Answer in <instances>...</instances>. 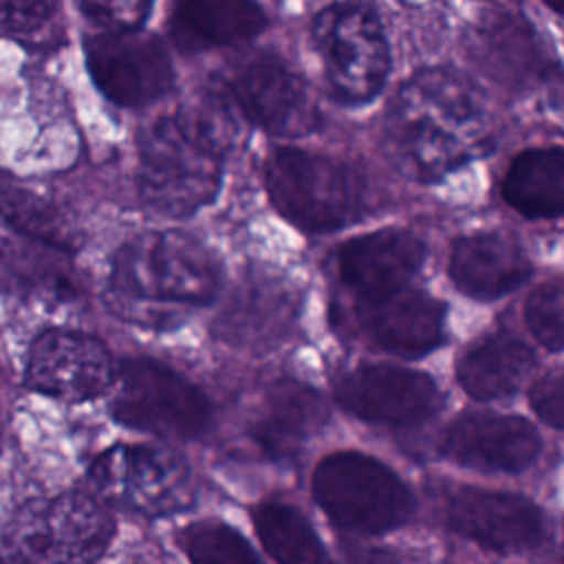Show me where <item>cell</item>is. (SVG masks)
Wrapping results in <instances>:
<instances>
[{
  "label": "cell",
  "instance_id": "cell-2",
  "mask_svg": "<svg viewBox=\"0 0 564 564\" xmlns=\"http://www.w3.org/2000/svg\"><path fill=\"white\" fill-rule=\"evenodd\" d=\"M388 139L403 172L434 181L491 150V115L480 90L465 75L425 68L394 97Z\"/></svg>",
  "mask_w": 564,
  "mask_h": 564
},
{
  "label": "cell",
  "instance_id": "cell-13",
  "mask_svg": "<svg viewBox=\"0 0 564 564\" xmlns=\"http://www.w3.org/2000/svg\"><path fill=\"white\" fill-rule=\"evenodd\" d=\"M447 527L494 553L535 549L546 533L544 516L529 498L507 491L463 487L445 509Z\"/></svg>",
  "mask_w": 564,
  "mask_h": 564
},
{
  "label": "cell",
  "instance_id": "cell-18",
  "mask_svg": "<svg viewBox=\"0 0 564 564\" xmlns=\"http://www.w3.org/2000/svg\"><path fill=\"white\" fill-rule=\"evenodd\" d=\"M295 319L293 293L273 278L245 280L218 317V337L234 346L262 350L286 337Z\"/></svg>",
  "mask_w": 564,
  "mask_h": 564
},
{
  "label": "cell",
  "instance_id": "cell-7",
  "mask_svg": "<svg viewBox=\"0 0 564 564\" xmlns=\"http://www.w3.org/2000/svg\"><path fill=\"white\" fill-rule=\"evenodd\" d=\"M88 482L99 502L143 516L183 511L194 500V476L187 460L156 445H112L101 452Z\"/></svg>",
  "mask_w": 564,
  "mask_h": 564
},
{
  "label": "cell",
  "instance_id": "cell-4",
  "mask_svg": "<svg viewBox=\"0 0 564 564\" xmlns=\"http://www.w3.org/2000/svg\"><path fill=\"white\" fill-rule=\"evenodd\" d=\"M115 522L88 494H62L24 505L0 540L2 564H95L108 549Z\"/></svg>",
  "mask_w": 564,
  "mask_h": 564
},
{
  "label": "cell",
  "instance_id": "cell-9",
  "mask_svg": "<svg viewBox=\"0 0 564 564\" xmlns=\"http://www.w3.org/2000/svg\"><path fill=\"white\" fill-rule=\"evenodd\" d=\"M110 412L119 423L163 438H194L212 423L205 394L150 359H128L119 366Z\"/></svg>",
  "mask_w": 564,
  "mask_h": 564
},
{
  "label": "cell",
  "instance_id": "cell-20",
  "mask_svg": "<svg viewBox=\"0 0 564 564\" xmlns=\"http://www.w3.org/2000/svg\"><path fill=\"white\" fill-rule=\"evenodd\" d=\"M531 264L520 245L500 234H471L454 242L449 275L454 284L480 300H491L520 286Z\"/></svg>",
  "mask_w": 564,
  "mask_h": 564
},
{
  "label": "cell",
  "instance_id": "cell-14",
  "mask_svg": "<svg viewBox=\"0 0 564 564\" xmlns=\"http://www.w3.org/2000/svg\"><path fill=\"white\" fill-rule=\"evenodd\" d=\"M339 403L355 416L379 425H414L438 408L434 381L394 366H361L337 386Z\"/></svg>",
  "mask_w": 564,
  "mask_h": 564
},
{
  "label": "cell",
  "instance_id": "cell-21",
  "mask_svg": "<svg viewBox=\"0 0 564 564\" xmlns=\"http://www.w3.org/2000/svg\"><path fill=\"white\" fill-rule=\"evenodd\" d=\"M267 24L264 11L245 0H192L181 2L170 20V33L178 48L200 51L238 44L256 37Z\"/></svg>",
  "mask_w": 564,
  "mask_h": 564
},
{
  "label": "cell",
  "instance_id": "cell-33",
  "mask_svg": "<svg viewBox=\"0 0 564 564\" xmlns=\"http://www.w3.org/2000/svg\"><path fill=\"white\" fill-rule=\"evenodd\" d=\"M0 438H2V421H0Z\"/></svg>",
  "mask_w": 564,
  "mask_h": 564
},
{
  "label": "cell",
  "instance_id": "cell-23",
  "mask_svg": "<svg viewBox=\"0 0 564 564\" xmlns=\"http://www.w3.org/2000/svg\"><path fill=\"white\" fill-rule=\"evenodd\" d=\"M502 194L511 207L529 218L564 214V150H524L509 165Z\"/></svg>",
  "mask_w": 564,
  "mask_h": 564
},
{
  "label": "cell",
  "instance_id": "cell-6",
  "mask_svg": "<svg viewBox=\"0 0 564 564\" xmlns=\"http://www.w3.org/2000/svg\"><path fill=\"white\" fill-rule=\"evenodd\" d=\"M313 496L335 524L368 535L405 524L414 511L405 482L359 452L326 456L313 474Z\"/></svg>",
  "mask_w": 564,
  "mask_h": 564
},
{
  "label": "cell",
  "instance_id": "cell-10",
  "mask_svg": "<svg viewBox=\"0 0 564 564\" xmlns=\"http://www.w3.org/2000/svg\"><path fill=\"white\" fill-rule=\"evenodd\" d=\"M86 64L97 88L110 101L126 108L156 101L174 82L172 62L163 42L139 31L88 37Z\"/></svg>",
  "mask_w": 564,
  "mask_h": 564
},
{
  "label": "cell",
  "instance_id": "cell-16",
  "mask_svg": "<svg viewBox=\"0 0 564 564\" xmlns=\"http://www.w3.org/2000/svg\"><path fill=\"white\" fill-rule=\"evenodd\" d=\"M357 315L379 346L403 357L427 355L443 341L445 306L423 291L403 286L361 297Z\"/></svg>",
  "mask_w": 564,
  "mask_h": 564
},
{
  "label": "cell",
  "instance_id": "cell-22",
  "mask_svg": "<svg viewBox=\"0 0 564 564\" xmlns=\"http://www.w3.org/2000/svg\"><path fill=\"white\" fill-rule=\"evenodd\" d=\"M535 357L529 346L509 337L491 335L474 344L458 361L456 375L474 399H500L513 394L531 372Z\"/></svg>",
  "mask_w": 564,
  "mask_h": 564
},
{
  "label": "cell",
  "instance_id": "cell-25",
  "mask_svg": "<svg viewBox=\"0 0 564 564\" xmlns=\"http://www.w3.org/2000/svg\"><path fill=\"white\" fill-rule=\"evenodd\" d=\"M0 216L20 234L53 249H75L77 234L46 198L24 187H0Z\"/></svg>",
  "mask_w": 564,
  "mask_h": 564
},
{
  "label": "cell",
  "instance_id": "cell-30",
  "mask_svg": "<svg viewBox=\"0 0 564 564\" xmlns=\"http://www.w3.org/2000/svg\"><path fill=\"white\" fill-rule=\"evenodd\" d=\"M79 9L84 15L97 26L106 29V33H128L137 31L145 15L150 13V4L141 0H119V2H82Z\"/></svg>",
  "mask_w": 564,
  "mask_h": 564
},
{
  "label": "cell",
  "instance_id": "cell-12",
  "mask_svg": "<svg viewBox=\"0 0 564 564\" xmlns=\"http://www.w3.org/2000/svg\"><path fill=\"white\" fill-rule=\"evenodd\" d=\"M115 368L108 348L79 330H44L29 348L26 383L46 397L79 403L104 394Z\"/></svg>",
  "mask_w": 564,
  "mask_h": 564
},
{
  "label": "cell",
  "instance_id": "cell-11",
  "mask_svg": "<svg viewBox=\"0 0 564 564\" xmlns=\"http://www.w3.org/2000/svg\"><path fill=\"white\" fill-rule=\"evenodd\" d=\"M223 84L240 115L271 134L302 137L319 126V110L308 86L278 57L247 59Z\"/></svg>",
  "mask_w": 564,
  "mask_h": 564
},
{
  "label": "cell",
  "instance_id": "cell-27",
  "mask_svg": "<svg viewBox=\"0 0 564 564\" xmlns=\"http://www.w3.org/2000/svg\"><path fill=\"white\" fill-rule=\"evenodd\" d=\"M192 564H260L240 533L220 522H200L183 533Z\"/></svg>",
  "mask_w": 564,
  "mask_h": 564
},
{
  "label": "cell",
  "instance_id": "cell-8",
  "mask_svg": "<svg viewBox=\"0 0 564 564\" xmlns=\"http://www.w3.org/2000/svg\"><path fill=\"white\" fill-rule=\"evenodd\" d=\"M313 44L333 95L346 104L372 99L386 84L390 51L368 4H330L313 20Z\"/></svg>",
  "mask_w": 564,
  "mask_h": 564
},
{
  "label": "cell",
  "instance_id": "cell-15",
  "mask_svg": "<svg viewBox=\"0 0 564 564\" xmlns=\"http://www.w3.org/2000/svg\"><path fill=\"white\" fill-rule=\"evenodd\" d=\"M540 452V436L522 416L469 412L443 434L441 454L476 469L516 474L527 469Z\"/></svg>",
  "mask_w": 564,
  "mask_h": 564
},
{
  "label": "cell",
  "instance_id": "cell-19",
  "mask_svg": "<svg viewBox=\"0 0 564 564\" xmlns=\"http://www.w3.org/2000/svg\"><path fill=\"white\" fill-rule=\"evenodd\" d=\"M326 419V403L315 388L282 379L269 388L251 432L264 454L289 460L322 430Z\"/></svg>",
  "mask_w": 564,
  "mask_h": 564
},
{
  "label": "cell",
  "instance_id": "cell-5",
  "mask_svg": "<svg viewBox=\"0 0 564 564\" xmlns=\"http://www.w3.org/2000/svg\"><path fill=\"white\" fill-rule=\"evenodd\" d=\"M271 203L306 231H335L361 214V183L339 161L278 148L264 165Z\"/></svg>",
  "mask_w": 564,
  "mask_h": 564
},
{
  "label": "cell",
  "instance_id": "cell-26",
  "mask_svg": "<svg viewBox=\"0 0 564 564\" xmlns=\"http://www.w3.org/2000/svg\"><path fill=\"white\" fill-rule=\"evenodd\" d=\"M494 22L482 33V48L487 51L489 66L500 77L524 79L538 68V53L524 24H516L509 15Z\"/></svg>",
  "mask_w": 564,
  "mask_h": 564
},
{
  "label": "cell",
  "instance_id": "cell-24",
  "mask_svg": "<svg viewBox=\"0 0 564 564\" xmlns=\"http://www.w3.org/2000/svg\"><path fill=\"white\" fill-rule=\"evenodd\" d=\"M253 527L275 562L280 564H326V551L306 518L284 505L264 502L253 511Z\"/></svg>",
  "mask_w": 564,
  "mask_h": 564
},
{
  "label": "cell",
  "instance_id": "cell-28",
  "mask_svg": "<svg viewBox=\"0 0 564 564\" xmlns=\"http://www.w3.org/2000/svg\"><path fill=\"white\" fill-rule=\"evenodd\" d=\"M527 326L533 337L549 350L564 348V286L542 284L538 286L524 306Z\"/></svg>",
  "mask_w": 564,
  "mask_h": 564
},
{
  "label": "cell",
  "instance_id": "cell-31",
  "mask_svg": "<svg viewBox=\"0 0 564 564\" xmlns=\"http://www.w3.org/2000/svg\"><path fill=\"white\" fill-rule=\"evenodd\" d=\"M535 414L551 427L564 430V370L542 377L529 392Z\"/></svg>",
  "mask_w": 564,
  "mask_h": 564
},
{
  "label": "cell",
  "instance_id": "cell-32",
  "mask_svg": "<svg viewBox=\"0 0 564 564\" xmlns=\"http://www.w3.org/2000/svg\"><path fill=\"white\" fill-rule=\"evenodd\" d=\"M553 9H557V11H562V13H564V7H553Z\"/></svg>",
  "mask_w": 564,
  "mask_h": 564
},
{
  "label": "cell",
  "instance_id": "cell-29",
  "mask_svg": "<svg viewBox=\"0 0 564 564\" xmlns=\"http://www.w3.org/2000/svg\"><path fill=\"white\" fill-rule=\"evenodd\" d=\"M55 2H0V31L11 37H40L55 20Z\"/></svg>",
  "mask_w": 564,
  "mask_h": 564
},
{
  "label": "cell",
  "instance_id": "cell-17",
  "mask_svg": "<svg viewBox=\"0 0 564 564\" xmlns=\"http://www.w3.org/2000/svg\"><path fill=\"white\" fill-rule=\"evenodd\" d=\"M425 258L423 242L403 229H379L341 245L339 275L357 300L408 286Z\"/></svg>",
  "mask_w": 564,
  "mask_h": 564
},
{
  "label": "cell",
  "instance_id": "cell-1",
  "mask_svg": "<svg viewBox=\"0 0 564 564\" xmlns=\"http://www.w3.org/2000/svg\"><path fill=\"white\" fill-rule=\"evenodd\" d=\"M238 106L225 84L170 117L154 121L141 139L139 192L163 216H192L214 200L223 181V156L238 134Z\"/></svg>",
  "mask_w": 564,
  "mask_h": 564
},
{
  "label": "cell",
  "instance_id": "cell-3",
  "mask_svg": "<svg viewBox=\"0 0 564 564\" xmlns=\"http://www.w3.org/2000/svg\"><path fill=\"white\" fill-rule=\"evenodd\" d=\"M218 284V262L203 242L174 229L143 231L115 253L106 302L121 319L172 328L209 304Z\"/></svg>",
  "mask_w": 564,
  "mask_h": 564
}]
</instances>
